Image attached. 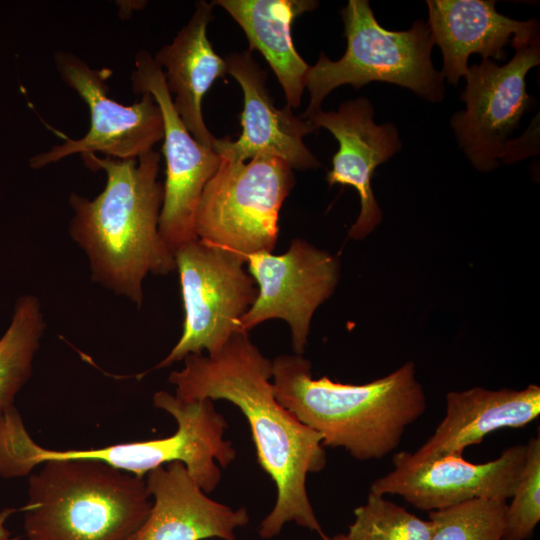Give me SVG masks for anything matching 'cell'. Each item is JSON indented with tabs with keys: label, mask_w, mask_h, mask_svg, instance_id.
Listing matches in <instances>:
<instances>
[{
	"label": "cell",
	"mask_w": 540,
	"mask_h": 540,
	"mask_svg": "<svg viewBox=\"0 0 540 540\" xmlns=\"http://www.w3.org/2000/svg\"><path fill=\"white\" fill-rule=\"evenodd\" d=\"M15 512L12 508H5L0 511V540H19L13 537L6 527L8 518Z\"/></svg>",
	"instance_id": "25"
},
{
	"label": "cell",
	"mask_w": 540,
	"mask_h": 540,
	"mask_svg": "<svg viewBox=\"0 0 540 540\" xmlns=\"http://www.w3.org/2000/svg\"><path fill=\"white\" fill-rule=\"evenodd\" d=\"M513 48L515 54L505 65L487 59L468 67L461 96L466 109L451 119L458 144L483 172L500 161L515 162L516 140L510 136L531 102L525 78L540 63L539 38Z\"/></svg>",
	"instance_id": "9"
},
{
	"label": "cell",
	"mask_w": 540,
	"mask_h": 540,
	"mask_svg": "<svg viewBox=\"0 0 540 540\" xmlns=\"http://www.w3.org/2000/svg\"><path fill=\"white\" fill-rule=\"evenodd\" d=\"M321 539L320 540H348L346 535L345 534H335V535H332V536H328V535H323L322 537H320Z\"/></svg>",
	"instance_id": "26"
},
{
	"label": "cell",
	"mask_w": 540,
	"mask_h": 540,
	"mask_svg": "<svg viewBox=\"0 0 540 540\" xmlns=\"http://www.w3.org/2000/svg\"><path fill=\"white\" fill-rule=\"evenodd\" d=\"M341 15L346 51L337 61L321 53L309 67L305 88L310 101L302 118L320 111L324 98L347 84L360 88L381 81L408 88L428 101L443 99L444 77L432 64L434 42L427 23L418 20L409 30H387L378 23L366 0L348 1Z\"/></svg>",
	"instance_id": "6"
},
{
	"label": "cell",
	"mask_w": 540,
	"mask_h": 540,
	"mask_svg": "<svg viewBox=\"0 0 540 540\" xmlns=\"http://www.w3.org/2000/svg\"><path fill=\"white\" fill-rule=\"evenodd\" d=\"M185 319L169 354L155 368H165L190 354L213 355L240 329L257 296V286L234 253L200 239L174 252ZM245 332V331H244Z\"/></svg>",
	"instance_id": "8"
},
{
	"label": "cell",
	"mask_w": 540,
	"mask_h": 540,
	"mask_svg": "<svg viewBox=\"0 0 540 540\" xmlns=\"http://www.w3.org/2000/svg\"><path fill=\"white\" fill-rule=\"evenodd\" d=\"M246 265L258 292L240 320V329L248 332L267 320H284L290 327L294 354L303 355L312 317L338 284V257L295 238L283 254H252Z\"/></svg>",
	"instance_id": "11"
},
{
	"label": "cell",
	"mask_w": 540,
	"mask_h": 540,
	"mask_svg": "<svg viewBox=\"0 0 540 540\" xmlns=\"http://www.w3.org/2000/svg\"><path fill=\"white\" fill-rule=\"evenodd\" d=\"M229 73L242 88L244 107L241 113L242 133L237 140L215 138L212 148L222 158L246 161L261 154L279 157L292 168L315 169L320 162L303 142L304 136L316 130L286 106L278 109L266 88V72L260 68L251 51L234 52L225 58Z\"/></svg>",
	"instance_id": "15"
},
{
	"label": "cell",
	"mask_w": 540,
	"mask_h": 540,
	"mask_svg": "<svg viewBox=\"0 0 540 540\" xmlns=\"http://www.w3.org/2000/svg\"><path fill=\"white\" fill-rule=\"evenodd\" d=\"M240 25L249 51L258 50L269 63L283 88L287 106L296 109L305 89L309 65L295 49L291 36L294 20L318 6L312 0H217Z\"/></svg>",
	"instance_id": "20"
},
{
	"label": "cell",
	"mask_w": 540,
	"mask_h": 540,
	"mask_svg": "<svg viewBox=\"0 0 540 540\" xmlns=\"http://www.w3.org/2000/svg\"><path fill=\"white\" fill-rule=\"evenodd\" d=\"M168 381L185 401L209 399L233 403L248 421L258 462L274 481L277 495L261 521L259 536L271 539L290 522L325 535L306 489L310 473L327 464L322 436L300 422L276 399L272 361L252 343L248 332H235L213 355L190 354Z\"/></svg>",
	"instance_id": "1"
},
{
	"label": "cell",
	"mask_w": 540,
	"mask_h": 540,
	"mask_svg": "<svg viewBox=\"0 0 540 540\" xmlns=\"http://www.w3.org/2000/svg\"><path fill=\"white\" fill-rule=\"evenodd\" d=\"M526 457V444L506 448L496 459L474 463L446 455L417 465L393 460V469L375 479L370 491L397 495L424 511L445 509L472 499L511 498Z\"/></svg>",
	"instance_id": "13"
},
{
	"label": "cell",
	"mask_w": 540,
	"mask_h": 540,
	"mask_svg": "<svg viewBox=\"0 0 540 540\" xmlns=\"http://www.w3.org/2000/svg\"><path fill=\"white\" fill-rule=\"evenodd\" d=\"M44 329L38 298L21 296L15 303L11 323L0 338V413L15 408V396L31 376Z\"/></svg>",
	"instance_id": "21"
},
{
	"label": "cell",
	"mask_w": 540,
	"mask_h": 540,
	"mask_svg": "<svg viewBox=\"0 0 540 540\" xmlns=\"http://www.w3.org/2000/svg\"><path fill=\"white\" fill-rule=\"evenodd\" d=\"M443 419L433 434L415 451H402L393 460L409 465L446 456L463 455L469 446L503 428L524 427L540 415V387L491 390L473 387L446 394Z\"/></svg>",
	"instance_id": "17"
},
{
	"label": "cell",
	"mask_w": 540,
	"mask_h": 540,
	"mask_svg": "<svg viewBox=\"0 0 540 540\" xmlns=\"http://www.w3.org/2000/svg\"><path fill=\"white\" fill-rule=\"evenodd\" d=\"M428 27L443 55V77L457 85L468 71V59L506 58L505 46L539 38L534 19L517 21L500 14L490 0H428Z\"/></svg>",
	"instance_id": "18"
},
{
	"label": "cell",
	"mask_w": 540,
	"mask_h": 540,
	"mask_svg": "<svg viewBox=\"0 0 540 540\" xmlns=\"http://www.w3.org/2000/svg\"><path fill=\"white\" fill-rule=\"evenodd\" d=\"M277 401L322 436L360 461L381 459L401 443L408 426L427 409L415 365L406 362L388 375L364 384L312 377L311 362L297 354L272 360Z\"/></svg>",
	"instance_id": "3"
},
{
	"label": "cell",
	"mask_w": 540,
	"mask_h": 540,
	"mask_svg": "<svg viewBox=\"0 0 540 540\" xmlns=\"http://www.w3.org/2000/svg\"><path fill=\"white\" fill-rule=\"evenodd\" d=\"M54 62L62 80L87 104L90 128L80 139H67L31 157L32 168H42L75 153L87 156L100 152L114 159H135L163 139L162 114L151 94H142L133 105H123L109 97L106 81L112 75L111 69L91 68L76 55L63 51L54 54Z\"/></svg>",
	"instance_id": "10"
},
{
	"label": "cell",
	"mask_w": 540,
	"mask_h": 540,
	"mask_svg": "<svg viewBox=\"0 0 540 540\" xmlns=\"http://www.w3.org/2000/svg\"><path fill=\"white\" fill-rule=\"evenodd\" d=\"M91 170L105 171L103 191L89 200L73 193L69 204L72 239L85 252L92 281L142 306L148 274L176 270L173 253L159 234L164 187L158 181L160 155L135 159L81 156Z\"/></svg>",
	"instance_id": "2"
},
{
	"label": "cell",
	"mask_w": 540,
	"mask_h": 540,
	"mask_svg": "<svg viewBox=\"0 0 540 540\" xmlns=\"http://www.w3.org/2000/svg\"><path fill=\"white\" fill-rule=\"evenodd\" d=\"M348 540H430L431 525L384 495L369 491L354 510Z\"/></svg>",
	"instance_id": "22"
},
{
	"label": "cell",
	"mask_w": 540,
	"mask_h": 540,
	"mask_svg": "<svg viewBox=\"0 0 540 540\" xmlns=\"http://www.w3.org/2000/svg\"><path fill=\"white\" fill-rule=\"evenodd\" d=\"M145 482L152 505L126 540H236V529L250 521L246 508L233 509L208 497L180 461L152 469Z\"/></svg>",
	"instance_id": "16"
},
{
	"label": "cell",
	"mask_w": 540,
	"mask_h": 540,
	"mask_svg": "<svg viewBox=\"0 0 540 540\" xmlns=\"http://www.w3.org/2000/svg\"><path fill=\"white\" fill-rule=\"evenodd\" d=\"M507 504L502 540H528L540 522V437L526 444L522 472Z\"/></svg>",
	"instance_id": "24"
},
{
	"label": "cell",
	"mask_w": 540,
	"mask_h": 540,
	"mask_svg": "<svg viewBox=\"0 0 540 540\" xmlns=\"http://www.w3.org/2000/svg\"><path fill=\"white\" fill-rule=\"evenodd\" d=\"M23 507L28 540H126L146 520L145 478L85 459L42 463Z\"/></svg>",
	"instance_id": "5"
},
{
	"label": "cell",
	"mask_w": 540,
	"mask_h": 540,
	"mask_svg": "<svg viewBox=\"0 0 540 540\" xmlns=\"http://www.w3.org/2000/svg\"><path fill=\"white\" fill-rule=\"evenodd\" d=\"M213 6L198 1L188 23L154 57L161 68H166L163 73L168 90L175 95L174 107L187 130L197 142L210 148L215 137L203 120L201 102L213 83L227 73L225 59L215 52L207 37Z\"/></svg>",
	"instance_id": "19"
},
{
	"label": "cell",
	"mask_w": 540,
	"mask_h": 540,
	"mask_svg": "<svg viewBox=\"0 0 540 540\" xmlns=\"http://www.w3.org/2000/svg\"><path fill=\"white\" fill-rule=\"evenodd\" d=\"M153 404L175 419L173 435L93 449H46L30 437L15 408L0 413V475L25 476L53 459H85L144 478L152 469L180 461L205 493L212 492L222 479L221 467L236 457L232 442L224 437V416L209 399L185 401L163 390L154 394Z\"/></svg>",
	"instance_id": "4"
},
{
	"label": "cell",
	"mask_w": 540,
	"mask_h": 540,
	"mask_svg": "<svg viewBox=\"0 0 540 540\" xmlns=\"http://www.w3.org/2000/svg\"><path fill=\"white\" fill-rule=\"evenodd\" d=\"M506 508V501L472 499L430 511V540H502Z\"/></svg>",
	"instance_id": "23"
},
{
	"label": "cell",
	"mask_w": 540,
	"mask_h": 540,
	"mask_svg": "<svg viewBox=\"0 0 540 540\" xmlns=\"http://www.w3.org/2000/svg\"><path fill=\"white\" fill-rule=\"evenodd\" d=\"M366 98L344 102L337 111L316 112L309 120L316 129L330 131L339 143L326 180L329 186L349 185L360 198V213L348 236L361 240L381 222L382 211L374 197L371 180L375 169L401 149L398 130L391 123L376 124Z\"/></svg>",
	"instance_id": "14"
},
{
	"label": "cell",
	"mask_w": 540,
	"mask_h": 540,
	"mask_svg": "<svg viewBox=\"0 0 540 540\" xmlns=\"http://www.w3.org/2000/svg\"><path fill=\"white\" fill-rule=\"evenodd\" d=\"M292 169L268 154L248 162L221 157L198 202L197 238L245 263L249 255L272 252L279 235L280 208L295 183Z\"/></svg>",
	"instance_id": "7"
},
{
	"label": "cell",
	"mask_w": 540,
	"mask_h": 540,
	"mask_svg": "<svg viewBox=\"0 0 540 540\" xmlns=\"http://www.w3.org/2000/svg\"><path fill=\"white\" fill-rule=\"evenodd\" d=\"M131 81L135 93L154 97L163 118L166 180L159 234L174 255L178 248L198 239L194 230L196 209L221 157L213 148L197 142L187 130L174 107L163 70L148 52L137 53Z\"/></svg>",
	"instance_id": "12"
}]
</instances>
